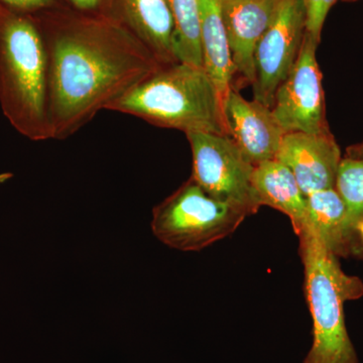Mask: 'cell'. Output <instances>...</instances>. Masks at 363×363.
<instances>
[{
  "mask_svg": "<svg viewBox=\"0 0 363 363\" xmlns=\"http://www.w3.org/2000/svg\"><path fill=\"white\" fill-rule=\"evenodd\" d=\"M48 61L52 140H66L164 65L108 14L62 6L33 13Z\"/></svg>",
  "mask_w": 363,
  "mask_h": 363,
  "instance_id": "obj_1",
  "label": "cell"
},
{
  "mask_svg": "<svg viewBox=\"0 0 363 363\" xmlns=\"http://www.w3.org/2000/svg\"><path fill=\"white\" fill-rule=\"evenodd\" d=\"M0 107L21 135L52 140L48 116V61L33 14L0 4Z\"/></svg>",
  "mask_w": 363,
  "mask_h": 363,
  "instance_id": "obj_2",
  "label": "cell"
},
{
  "mask_svg": "<svg viewBox=\"0 0 363 363\" xmlns=\"http://www.w3.org/2000/svg\"><path fill=\"white\" fill-rule=\"evenodd\" d=\"M107 111L162 128L228 135L223 99L204 68L176 63L136 85Z\"/></svg>",
  "mask_w": 363,
  "mask_h": 363,
  "instance_id": "obj_3",
  "label": "cell"
},
{
  "mask_svg": "<svg viewBox=\"0 0 363 363\" xmlns=\"http://www.w3.org/2000/svg\"><path fill=\"white\" fill-rule=\"evenodd\" d=\"M305 293L313 321V343L304 363H358L345 325L344 304L363 296V281L343 271L311 224L298 234Z\"/></svg>",
  "mask_w": 363,
  "mask_h": 363,
  "instance_id": "obj_4",
  "label": "cell"
},
{
  "mask_svg": "<svg viewBox=\"0 0 363 363\" xmlns=\"http://www.w3.org/2000/svg\"><path fill=\"white\" fill-rule=\"evenodd\" d=\"M245 208L212 197L192 178L152 210L157 240L180 252H200L233 234L247 216Z\"/></svg>",
  "mask_w": 363,
  "mask_h": 363,
  "instance_id": "obj_5",
  "label": "cell"
},
{
  "mask_svg": "<svg viewBox=\"0 0 363 363\" xmlns=\"http://www.w3.org/2000/svg\"><path fill=\"white\" fill-rule=\"evenodd\" d=\"M193 157V179L212 197L259 211L253 197L252 177L255 166L229 135L210 133H186Z\"/></svg>",
  "mask_w": 363,
  "mask_h": 363,
  "instance_id": "obj_6",
  "label": "cell"
},
{
  "mask_svg": "<svg viewBox=\"0 0 363 363\" xmlns=\"http://www.w3.org/2000/svg\"><path fill=\"white\" fill-rule=\"evenodd\" d=\"M306 33L303 0H281L271 25L255 52L253 96L272 108L279 85L297 61Z\"/></svg>",
  "mask_w": 363,
  "mask_h": 363,
  "instance_id": "obj_7",
  "label": "cell"
},
{
  "mask_svg": "<svg viewBox=\"0 0 363 363\" xmlns=\"http://www.w3.org/2000/svg\"><path fill=\"white\" fill-rule=\"evenodd\" d=\"M318 45L306 32L297 61L274 95L272 111L286 133L329 130L322 74L316 58Z\"/></svg>",
  "mask_w": 363,
  "mask_h": 363,
  "instance_id": "obj_8",
  "label": "cell"
},
{
  "mask_svg": "<svg viewBox=\"0 0 363 363\" xmlns=\"http://www.w3.org/2000/svg\"><path fill=\"white\" fill-rule=\"evenodd\" d=\"M274 160L292 172L303 194L308 196L335 188L342 157L329 130L320 133H286Z\"/></svg>",
  "mask_w": 363,
  "mask_h": 363,
  "instance_id": "obj_9",
  "label": "cell"
},
{
  "mask_svg": "<svg viewBox=\"0 0 363 363\" xmlns=\"http://www.w3.org/2000/svg\"><path fill=\"white\" fill-rule=\"evenodd\" d=\"M223 113L228 135L253 166L276 159L286 131L272 108L248 101L231 88L223 99Z\"/></svg>",
  "mask_w": 363,
  "mask_h": 363,
  "instance_id": "obj_10",
  "label": "cell"
},
{
  "mask_svg": "<svg viewBox=\"0 0 363 363\" xmlns=\"http://www.w3.org/2000/svg\"><path fill=\"white\" fill-rule=\"evenodd\" d=\"M281 0H221L222 18L235 73L252 85L255 52Z\"/></svg>",
  "mask_w": 363,
  "mask_h": 363,
  "instance_id": "obj_11",
  "label": "cell"
},
{
  "mask_svg": "<svg viewBox=\"0 0 363 363\" xmlns=\"http://www.w3.org/2000/svg\"><path fill=\"white\" fill-rule=\"evenodd\" d=\"M111 14L135 33L162 65L177 63L172 51L174 23L169 0H111Z\"/></svg>",
  "mask_w": 363,
  "mask_h": 363,
  "instance_id": "obj_12",
  "label": "cell"
},
{
  "mask_svg": "<svg viewBox=\"0 0 363 363\" xmlns=\"http://www.w3.org/2000/svg\"><path fill=\"white\" fill-rule=\"evenodd\" d=\"M308 223L311 224L325 247L340 259H363V247L347 207L335 188L306 196Z\"/></svg>",
  "mask_w": 363,
  "mask_h": 363,
  "instance_id": "obj_13",
  "label": "cell"
},
{
  "mask_svg": "<svg viewBox=\"0 0 363 363\" xmlns=\"http://www.w3.org/2000/svg\"><path fill=\"white\" fill-rule=\"evenodd\" d=\"M253 197L259 208L269 206L286 215L294 231L302 233L307 224V200L295 176L277 160L255 166L252 177Z\"/></svg>",
  "mask_w": 363,
  "mask_h": 363,
  "instance_id": "obj_14",
  "label": "cell"
},
{
  "mask_svg": "<svg viewBox=\"0 0 363 363\" xmlns=\"http://www.w3.org/2000/svg\"><path fill=\"white\" fill-rule=\"evenodd\" d=\"M199 4L203 68L224 99L233 88L235 69L222 18L221 0H199Z\"/></svg>",
  "mask_w": 363,
  "mask_h": 363,
  "instance_id": "obj_15",
  "label": "cell"
},
{
  "mask_svg": "<svg viewBox=\"0 0 363 363\" xmlns=\"http://www.w3.org/2000/svg\"><path fill=\"white\" fill-rule=\"evenodd\" d=\"M173 16L172 51L177 63L201 67V13L199 0H169Z\"/></svg>",
  "mask_w": 363,
  "mask_h": 363,
  "instance_id": "obj_16",
  "label": "cell"
},
{
  "mask_svg": "<svg viewBox=\"0 0 363 363\" xmlns=\"http://www.w3.org/2000/svg\"><path fill=\"white\" fill-rule=\"evenodd\" d=\"M335 189L342 198L353 225L363 220V160L344 157L336 179Z\"/></svg>",
  "mask_w": 363,
  "mask_h": 363,
  "instance_id": "obj_17",
  "label": "cell"
},
{
  "mask_svg": "<svg viewBox=\"0 0 363 363\" xmlns=\"http://www.w3.org/2000/svg\"><path fill=\"white\" fill-rule=\"evenodd\" d=\"M306 11V32L319 44L327 16L337 0H303Z\"/></svg>",
  "mask_w": 363,
  "mask_h": 363,
  "instance_id": "obj_18",
  "label": "cell"
},
{
  "mask_svg": "<svg viewBox=\"0 0 363 363\" xmlns=\"http://www.w3.org/2000/svg\"><path fill=\"white\" fill-rule=\"evenodd\" d=\"M0 4L26 13H38L65 6L61 0H0Z\"/></svg>",
  "mask_w": 363,
  "mask_h": 363,
  "instance_id": "obj_19",
  "label": "cell"
},
{
  "mask_svg": "<svg viewBox=\"0 0 363 363\" xmlns=\"http://www.w3.org/2000/svg\"><path fill=\"white\" fill-rule=\"evenodd\" d=\"M66 6L79 13L111 16V0H61Z\"/></svg>",
  "mask_w": 363,
  "mask_h": 363,
  "instance_id": "obj_20",
  "label": "cell"
},
{
  "mask_svg": "<svg viewBox=\"0 0 363 363\" xmlns=\"http://www.w3.org/2000/svg\"><path fill=\"white\" fill-rule=\"evenodd\" d=\"M345 157L353 160H363V142L348 147L346 149Z\"/></svg>",
  "mask_w": 363,
  "mask_h": 363,
  "instance_id": "obj_21",
  "label": "cell"
},
{
  "mask_svg": "<svg viewBox=\"0 0 363 363\" xmlns=\"http://www.w3.org/2000/svg\"><path fill=\"white\" fill-rule=\"evenodd\" d=\"M357 231L358 238H359L360 243H362L363 247V220L358 222L357 224Z\"/></svg>",
  "mask_w": 363,
  "mask_h": 363,
  "instance_id": "obj_22",
  "label": "cell"
},
{
  "mask_svg": "<svg viewBox=\"0 0 363 363\" xmlns=\"http://www.w3.org/2000/svg\"><path fill=\"white\" fill-rule=\"evenodd\" d=\"M13 178V174L9 173H4L0 174V185L1 184L6 183V181H9V179Z\"/></svg>",
  "mask_w": 363,
  "mask_h": 363,
  "instance_id": "obj_23",
  "label": "cell"
},
{
  "mask_svg": "<svg viewBox=\"0 0 363 363\" xmlns=\"http://www.w3.org/2000/svg\"><path fill=\"white\" fill-rule=\"evenodd\" d=\"M342 1L351 2V1H357V0H342Z\"/></svg>",
  "mask_w": 363,
  "mask_h": 363,
  "instance_id": "obj_24",
  "label": "cell"
}]
</instances>
